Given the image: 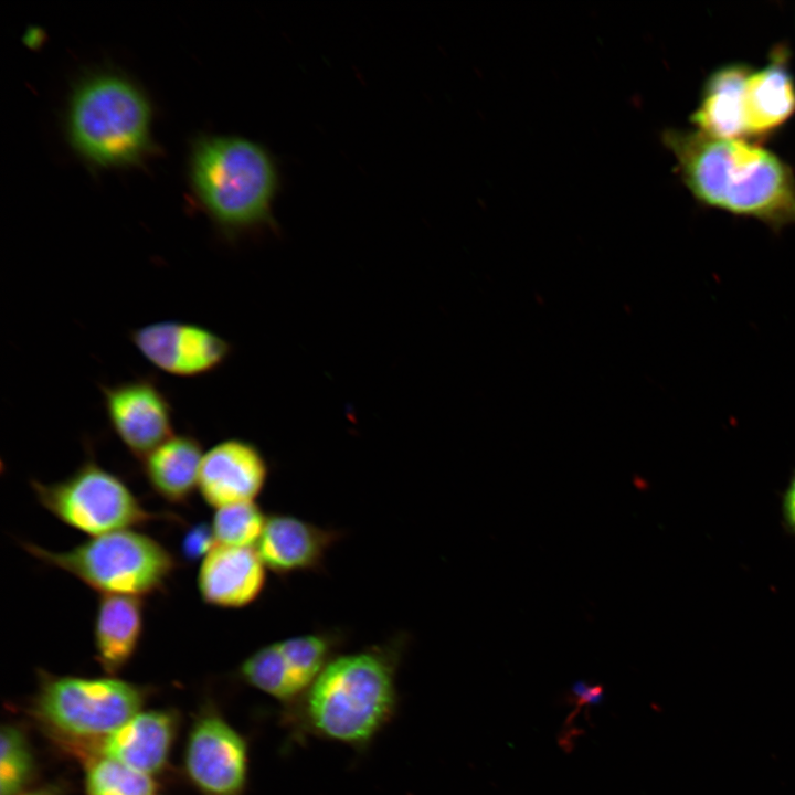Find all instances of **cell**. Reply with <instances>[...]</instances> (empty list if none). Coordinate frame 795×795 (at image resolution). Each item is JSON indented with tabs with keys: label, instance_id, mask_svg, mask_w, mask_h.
I'll return each mask as SVG.
<instances>
[{
	"label": "cell",
	"instance_id": "1",
	"mask_svg": "<svg viewBox=\"0 0 795 795\" xmlns=\"http://www.w3.org/2000/svg\"><path fill=\"white\" fill-rule=\"evenodd\" d=\"M662 140L698 201L757 219L772 229L795 224V177L773 152L697 129H667Z\"/></svg>",
	"mask_w": 795,
	"mask_h": 795
},
{
	"label": "cell",
	"instance_id": "2",
	"mask_svg": "<svg viewBox=\"0 0 795 795\" xmlns=\"http://www.w3.org/2000/svg\"><path fill=\"white\" fill-rule=\"evenodd\" d=\"M403 645L396 639L337 655L304 696L286 708L292 734L356 750L369 746L396 712Z\"/></svg>",
	"mask_w": 795,
	"mask_h": 795
},
{
	"label": "cell",
	"instance_id": "3",
	"mask_svg": "<svg viewBox=\"0 0 795 795\" xmlns=\"http://www.w3.org/2000/svg\"><path fill=\"white\" fill-rule=\"evenodd\" d=\"M190 174L205 211L229 240L276 230L280 188L276 160L263 145L237 136H204L193 146Z\"/></svg>",
	"mask_w": 795,
	"mask_h": 795
},
{
	"label": "cell",
	"instance_id": "4",
	"mask_svg": "<svg viewBox=\"0 0 795 795\" xmlns=\"http://www.w3.org/2000/svg\"><path fill=\"white\" fill-rule=\"evenodd\" d=\"M151 109L142 92L127 78L98 73L74 89L67 132L85 159L103 167L140 162L151 149Z\"/></svg>",
	"mask_w": 795,
	"mask_h": 795
},
{
	"label": "cell",
	"instance_id": "5",
	"mask_svg": "<svg viewBox=\"0 0 795 795\" xmlns=\"http://www.w3.org/2000/svg\"><path fill=\"white\" fill-rule=\"evenodd\" d=\"M22 547L102 595L153 594L165 587L177 566L172 553L160 542L131 529L95 536L65 551H50L30 542Z\"/></svg>",
	"mask_w": 795,
	"mask_h": 795
},
{
	"label": "cell",
	"instance_id": "6",
	"mask_svg": "<svg viewBox=\"0 0 795 795\" xmlns=\"http://www.w3.org/2000/svg\"><path fill=\"white\" fill-rule=\"evenodd\" d=\"M141 687L115 677L44 676L34 717L70 749L83 753L140 711Z\"/></svg>",
	"mask_w": 795,
	"mask_h": 795
},
{
	"label": "cell",
	"instance_id": "7",
	"mask_svg": "<svg viewBox=\"0 0 795 795\" xmlns=\"http://www.w3.org/2000/svg\"><path fill=\"white\" fill-rule=\"evenodd\" d=\"M39 502L68 527L100 536L174 516L147 510L121 478L87 458L68 477L52 484L32 480Z\"/></svg>",
	"mask_w": 795,
	"mask_h": 795
},
{
	"label": "cell",
	"instance_id": "8",
	"mask_svg": "<svg viewBox=\"0 0 795 795\" xmlns=\"http://www.w3.org/2000/svg\"><path fill=\"white\" fill-rule=\"evenodd\" d=\"M248 745L215 709L205 708L189 732L184 764L203 795H243L248 777Z\"/></svg>",
	"mask_w": 795,
	"mask_h": 795
},
{
	"label": "cell",
	"instance_id": "9",
	"mask_svg": "<svg viewBox=\"0 0 795 795\" xmlns=\"http://www.w3.org/2000/svg\"><path fill=\"white\" fill-rule=\"evenodd\" d=\"M134 347L156 369L179 378H197L222 367L231 343L195 322L160 320L130 330Z\"/></svg>",
	"mask_w": 795,
	"mask_h": 795
},
{
	"label": "cell",
	"instance_id": "10",
	"mask_svg": "<svg viewBox=\"0 0 795 795\" xmlns=\"http://www.w3.org/2000/svg\"><path fill=\"white\" fill-rule=\"evenodd\" d=\"M105 414L114 434L142 459L173 434V409L150 377L100 385Z\"/></svg>",
	"mask_w": 795,
	"mask_h": 795
},
{
	"label": "cell",
	"instance_id": "11",
	"mask_svg": "<svg viewBox=\"0 0 795 795\" xmlns=\"http://www.w3.org/2000/svg\"><path fill=\"white\" fill-rule=\"evenodd\" d=\"M268 476V464L259 448L246 439H223L202 458L198 489L214 508L254 501Z\"/></svg>",
	"mask_w": 795,
	"mask_h": 795
},
{
	"label": "cell",
	"instance_id": "12",
	"mask_svg": "<svg viewBox=\"0 0 795 795\" xmlns=\"http://www.w3.org/2000/svg\"><path fill=\"white\" fill-rule=\"evenodd\" d=\"M266 569L253 547L216 544L201 562L198 590L209 605L241 608L253 603L264 590Z\"/></svg>",
	"mask_w": 795,
	"mask_h": 795
},
{
	"label": "cell",
	"instance_id": "13",
	"mask_svg": "<svg viewBox=\"0 0 795 795\" xmlns=\"http://www.w3.org/2000/svg\"><path fill=\"white\" fill-rule=\"evenodd\" d=\"M177 725L176 714L168 710L139 711L83 753L113 759L152 775L167 763Z\"/></svg>",
	"mask_w": 795,
	"mask_h": 795
},
{
	"label": "cell",
	"instance_id": "14",
	"mask_svg": "<svg viewBox=\"0 0 795 795\" xmlns=\"http://www.w3.org/2000/svg\"><path fill=\"white\" fill-rule=\"evenodd\" d=\"M339 538L336 530L275 513L267 516L256 550L267 569L285 575L317 569Z\"/></svg>",
	"mask_w": 795,
	"mask_h": 795
},
{
	"label": "cell",
	"instance_id": "15",
	"mask_svg": "<svg viewBox=\"0 0 795 795\" xmlns=\"http://www.w3.org/2000/svg\"><path fill=\"white\" fill-rule=\"evenodd\" d=\"M787 52L777 46L761 70L752 71L744 89L745 135L767 136L795 113V82L787 67Z\"/></svg>",
	"mask_w": 795,
	"mask_h": 795
},
{
	"label": "cell",
	"instance_id": "16",
	"mask_svg": "<svg viewBox=\"0 0 795 795\" xmlns=\"http://www.w3.org/2000/svg\"><path fill=\"white\" fill-rule=\"evenodd\" d=\"M144 602L128 595H102L94 619L96 660L110 677L136 653L144 632Z\"/></svg>",
	"mask_w": 795,
	"mask_h": 795
},
{
	"label": "cell",
	"instance_id": "17",
	"mask_svg": "<svg viewBox=\"0 0 795 795\" xmlns=\"http://www.w3.org/2000/svg\"><path fill=\"white\" fill-rule=\"evenodd\" d=\"M751 72L745 64L731 63L711 73L690 117L697 130L722 139L745 135L744 89Z\"/></svg>",
	"mask_w": 795,
	"mask_h": 795
},
{
	"label": "cell",
	"instance_id": "18",
	"mask_svg": "<svg viewBox=\"0 0 795 795\" xmlns=\"http://www.w3.org/2000/svg\"><path fill=\"white\" fill-rule=\"evenodd\" d=\"M203 455L194 435L172 434L141 459L142 471L158 496L184 504L198 488Z\"/></svg>",
	"mask_w": 795,
	"mask_h": 795
},
{
	"label": "cell",
	"instance_id": "19",
	"mask_svg": "<svg viewBox=\"0 0 795 795\" xmlns=\"http://www.w3.org/2000/svg\"><path fill=\"white\" fill-rule=\"evenodd\" d=\"M239 675L245 683L278 700L285 708L304 695L277 642L247 656L240 665Z\"/></svg>",
	"mask_w": 795,
	"mask_h": 795
},
{
	"label": "cell",
	"instance_id": "20",
	"mask_svg": "<svg viewBox=\"0 0 795 795\" xmlns=\"http://www.w3.org/2000/svg\"><path fill=\"white\" fill-rule=\"evenodd\" d=\"M338 635L315 633L277 642L280 650L304 693L336 657Z\"/></svg>",
	"mask_w": 795,
	"mask_h": 795
},
{
	"label": "cell",
	"instance_id": "21",
	"mask_svg": "<svg viewBox=\"0 0 795 795\" xmlns=\"http://www.w3.org/2000/svg\"><path fill=\"white\" fill-rule=\"evenodd\" d=\"M157 783L151 775L138 772L116 760L92 756L87 762V795H153Z\"/></svg>",
	"mask_w": 795,
	"mask_h": 795
},
{
	"label": "cell",
	"instance_id": "22",
	"mask_svg": "<svg viewBox=\"0 0 795 795\" xmlns=\"http://www.w3.org/2000/svg\"><path fill=\"white\" fill-rule=\"evenodd\" d=\"M267 516L254 501L218 508L211 522L218 544L253 547L257 544Z\"/></svg>",
	"mask_w": 795,
	"mask_h": 795
},
{
	"label": "cell",
	"instance_id": "23",
	"mask_svg": "<svg viewBox=\"0 0 795 795\" xmlns=\"http://www.w3.org/2000/svg\"><path fill=\"white\" fill-rule=\"evenodd\" d=\"M0 741V795H21L34 770L30 744L12 724L2 725Z\"/></svg>",
	"mask_w": 795,
	"mask_h": 795
},
{
	"label": "cell",
	"instance_id": "24",
	"mask_svg": "<svg viewBox=\"0 0 795 795\" xmlns=\"http://www.w3.org/2000/svg\"><path fill=\"white\" fill-rule=\"evenodd\" d=\"M218 544L212 526L205 522L193 526L183 537L181 551L188 561H195L206 554Z\"/></svg>",
	"mask_w": 795,
	"mask_h": 795
},
{
	"label": "cell",
	"instance_id": "25",
	"mask_svg": "<svg viewBox=\"0 0 795 795\" xmlns=\"http://www.w3.org/2000/svg\"><path fill=\"white\" fill-rule=\"evenodd\" d=\"M782 516L786 529L795 536V471L782 496Z\"/></svg>",
	"mask_w": 795,
	"mask_h": 795
},
{
	"label": "cell",
	"instance_id": "26",
	"mask_svg": "<svg viewBox=\"0 0 795 795\" xmlns=\"http://www.w3.org/2000/svg\"><path fill=\"white\" fill-rule=\"evenodd\" d=\"M21 795H62V793L59 788L54 786H45L26 793H22Z\"/></svg>",
	"mask_w": 795,
	"mask_h": 795
}]
</instances>
